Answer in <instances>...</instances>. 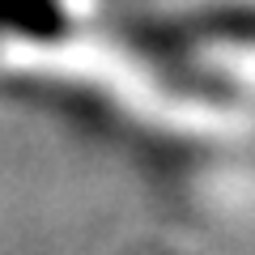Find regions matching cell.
<instances>
[{
	"label": "cell",
	"instance_id": "obj_1",
	"mask_svg": "<svg viewBox=\"0 0 255 255\" xmlns=\"http://www.w3.org/2000/svg\"><path fill=\"white\" fill-rule=\"evenodd\" d=\"M0 26L26 38H55L64 30V13L55 0H0Z\"/></svg>",
	"mask_w": 255,
	"mask_h": 255
}]
</instances>
